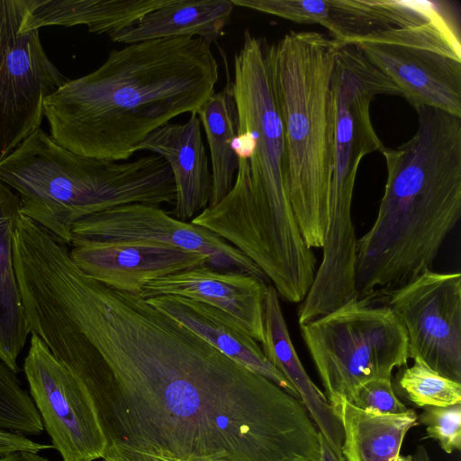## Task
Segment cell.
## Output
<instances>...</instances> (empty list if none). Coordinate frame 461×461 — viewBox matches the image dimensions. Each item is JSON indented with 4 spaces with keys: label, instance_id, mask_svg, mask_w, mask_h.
Here are the masks:
<instances>
[{
    "label": "cell",
    "instance_id": "obj_1",
    "mask_svg": "<svg viewBox=\"0 0 461 461\" xmlns=\"http://www.w3.org/2000/svg\"><path fill=\"white\" fill-rule=\"evenodd\" d=\"M50 345L86 393L104 461H320L300 400L140 295L86 282Z\"/></svg>",
    "mask_w": 461,
    "mask_h": 461
},
{
    "label": "cell",
    "instance_id": "obj_2",
    "mask_svg": "<svg viewBox=\"0 0 461 461\" xmlns=\"http://www.w3.org/2000/svg\"><path fill=\"white\" fill-rule=\"evenodd\" d=\"M218 78L211 44L202 38L127 44L48 96L44 117L51 139L68 151L120 162L171 119L195 113Z\"/></svg>",
    "mask_w": 461,
    "mask_h": 461
},
{
    "label": "cell",
    "instance_id": "obj_3",
    "mask_svg": "<svg viewBox=\"0 0 461 461\" xmlns=\"http://www.w3.org/2000/svg\"><path fill=\"white\" fill-rule=\"evenodd\" d=\"M418 128L395 149L383 147L387 169L377 216L357 242V298H385L430 270L461 215V118L414 108Z\"/></svg>",
    "mask_w": 461,
    "mask_h": 461
},
{
    "label": "cell",
    "instance_id": "obj_4",
    "mask_svg": "<svg viewBox=\"0 0 461 461\" xmlns=\"http://www.w3.org/2000/svg\"><path fill=\"white\" fill-rule=\"evenodd\" d=\"M267 42L244 32L233 60L239 168L230 191L206 211L207 228L269 277L306 268L314 255L301 233L285 180L284 128L272 89Z\"/></svg>",
    "mask_w": 461,
    "mask_h": 461
},
{
    "label": "cell",
    "instance_id": "obj_5",
    "mask_svg": "<svg viewBox=\"0 0 461 461\" xmlns=\"http://www.w3.org/2000/svg\"><path fill=\"white\" fill-rule=\"evenodd\" d=\"M0 181L16 192L21 213L70 247L80 220L131 203L174 205L167 163L151 155L116 162L75 154L41 128L0 161Z\"/></svg>",
    "mask_w": 461,
    "mask_h": 461
},
{
    "label": "cell",
    "instance_id": "obj_6",
    "mask_svg": "<svg viewBox=\"0 0 461 461\" xmlns=\"http://www.w3.org/2000/svg\"><path fill=\"white\" fill-rule=\"evenodd\" d=\"M340 45L321 32H290L267 46L284 128L286 186L311 249H321L328 221L334 165L331 73Z\"/></svg>",
    "mask_w": 461,
    "mask_h": 461
},
{
    "label": "cell",
    "instance_id": "obj_7",
    "mask_svg": "<svg viewBox=\"0 0 461 461\" xmlns=\"http://www.w3.org/2000/svg\"><path fill=\"white\" fill-rule=\"evenodd\" d=\"M299 325L327 400L350 402L360 385L407 365L405 330L385 303L355 298Z\"/></svg>",
    "mask_w": 461,
    "mask_h": 461
},
{
    "label": "cell",
    "instance_id": "obj_8",
    "mask_svg": "<svg viewBox=\"0 0 461 461\" xmlns=\"http://www.w3.org/2000/svg\"><path fill=\"white\" fill-rule=\"evenodd\" d=\"M347 44L390 78L413 108L461 118L460 26L454 8L415 26L377 31Z\"/></svg>",
    "mask_w": 461,
    "mask_h": 461
},
{
    "label": "cell",
    "instance_id": "obj_9",
    "mask_svg": "<svg viewBox=\"0 0 461 461\" xmlns=\"http://www.w3.org/2000/svg\"><path fill=\"white\" fill-rule=\"evenodd\" d=\"M331 94L334 165L325 239L338 245L356 236L351 208L360 162L384 147L370 118V104L375 95L402 93L355 45L341 44L333 64Z\"/></svg>",
    "mask_w": 461,
    "mask_h": 461
},
{
    "label": "cell",
    "instance_id": "obj_10",
    "mask_svg": "<svg viewBox=\"0 0 461 461\" xmlns=\"http://www.w3.org/2000/svg\"><path fill=\"white\" fill-rule=\"evenodd\" d=\"M28 7L29 0H0V161L41 128L44 100L68 80L39 30L20 31Z\"/></svg>",
    "mask_w": 461,
    "mask_h": 461
},
{
    "label": "cell",
    "instance_id": "obj_11",
    "mask_svg": "<svg viewBox=\"0 0 461 461\" xmlns=\"http://www.w3.org/2000/svg\"><path fill=\"white\" fill-rule=\"evenodd\" d=\"M385 298L405 330L409 358L461 384V274L430 269Z\"/></svg>",
    "mask_w": 461,
    "mask_h": 461
},
{
    "label": "cell",
    "instance_id": "obj_12",
    "mask_svg": "<svg viewBox=\"0 0 461 461\" xmlns=\"http://www.w3.org/2000/svg\"><path fill=\"white\" fill-rule=\"evenodd\" d=\"M73 238L166 244L207 257L212 268L243 273L270 285L258 267L227 240L206 228L177 220L160 207L131 203L91 214L75 223Z\"/></svg>",
    "mask_w": 461,
    "mask_h": 461
},
{
    "label": "cell",
    "instance_id": "obj_13",
    "mask_svg": "<svg viewBox=\"0 0 461 461\" xmlns=\"http://www.w3.org/2000/svg\"><path fill=\"white\" fill-rule=\"evenodd\" d=\"M23 370L43 428L62 460L101 459L103 442L86 393L36 335L31 334Z\"/></svg>",
    "mask_w": 461,
    "mask_h": 461
},
{
    "label": "cell",
    "instance_id": "obj_14",
    "mask_svg": "<svg viewBox=\"0 0 461 461\" xmlns=\"http://www.w3.org/2000/svg\"><path fill=\"white\" fill-rule=\"evenodd\" d=\"M69 256L86 276L116 290L140 295L154 279L208 266L207 257L149 241H95L73 238Z\"/></svg>",
    "mask_w": 461,
    "mask_h": 461
},
{
    "label": "cell",
    "instance_id": "obj_15",
    "mask_svg": "<svg viewBox=\"0 0 461 461\" xmlns=\"http://www.w3.org/2000/svg\"><path fill=\"white\" fill-rule=\"evenodd\" d=\"M258 10L296 23L321 24L342 44L430 21L424 2L411 0H260Z\"/></svg>",
    "mask_w": 461,
    "mask_h": 461
},
{
    "label": "cell",
    "instance_id": "obj_16",
    "mask_svg": "<svg viewBox=\"0 0 461 461\" xmlns=\"http://www.w3.org/2000/svg\"><path fill=\"white\" fill-rule=\"evenodd\" d=\"M267 285L243 273L204 266L151 280L143 285L140 296L172 294L207 303L235 318L262 344Z\"/></svg>",
    "mask_w": 461,
    "mask_h": 461
},
{
    "label": "cell",
    "instance_id": "obj_17",
    "mask_svg": "<svg viewBox=\"0 0 461 461\" xmlns=\"http://www.w3.org/2000/svg\"><path fill=\"white\" fill-rule=\"evenodd\" d=\"M202 124L195 113L185 123H167L149 134L135 149L149 150L170 167L176 187L171 216L193 220L208 207L212 179L202 138Z\"/></svg>",
    "mask_w": 461,
    "mask_h": 461
},
{
    "label": "cell",
    "instance_id": "obj_18",
    "mask_svg": "<svg viewBox=\"0 0 461 461\" xmlns=\"http://www.w3.org/2000/svg\"><path fill=\"white\" fill-rule=\"evenodd\" d=\"M145 300L227 357L300 400L293 385L267 359L258 342L230 314L207 303L178 295L162 294Z\"/></svg>",
    "mask_w": 461,
    "mask_h": 461
},
{
    "label": "cell",
    "instance_id": "obj_19",
    "mask_svg": "<svg viewBox=\"0 0 461 461\" xmlns=\"http://www.w3.org/2000/svg\"><path fill=\"white\" fill-rule=\"evenodd\" d=\"M261 348L267 359L296 390L319 432L335 452L341 454L343 431L340 423L326 395L312 381L300 361L290 338L279 295L272 285H267L266 292Z\"/></svg>",
    "mask_w": 461,
    "mask_h": 461
},
{
    "label": "cell",
    "instance_id": "obj_20",
    "mask_svg": "<svg viewBox=\"0 0 461 461\" xmlns=\"http://www.w3.org/2000/svg\"><path fill=\"white\" fill-rule=\"evenodd\" d=\"M231 0H167L134 24L109 35L132 44L157 39L199 37L212 44L223 34L234 9Z\"/></svg>",
    "mask_w": 461,
    "mask_h": 461
},
{
    "label": "cell",
    "instance_id": "obj_21",
    "mask_svg": "<svg viewBox=\"0 0 461 461\" xmlns=\"http://www.w3.org/2000/svg\"><path fill=\"white\" fill-rule=\"evenodd\" d=\"M18 195L0 181V360L18 374V357L31 335L14 265Z\"/></svg>",
    "mask_w": 461,
    "mask_h": 461
},
{
    "label": "cell",
    "instance_id": "obj_22",
    "mask_svg": "<svg viewBox=\"0 0 461 461\" xmlns=\"http://www.w3.org/2000/svg\"><path fill=\"white\" fill-rule=\"evenodd\" d=\"M343 431L346 461H396L407 432L418 425L417 413L380 414L362 410L342 397L328 400Z\"/></svg>",
    "mask_w": 461,
    "mask_h": 461
},
{
    "label": "cell",
    "instance_id": "obj_23",
    "mask_svg": "<svg viewBox=\"0 0 461 461\" xmlns=\"http://www.w3.org/2000/svg\"><path fill=\"white\" fill-rule=\"evenodd\" d=\"M167 0H29L21 32L41 27L86 25L88 32L108 36L134 24Z\"/></svg>",
    "mask_w": 461,
    "mask_h": 461
},
{
    "label": "cell",
    "instance_id": "obj_24",
    "mask_svg": "<svg viewBox=\"0 0 461 461\" xmlns=\"http://www.w3.org/2000/svg\"><path fill=\"white\" fill-rule=\"evenodd\" d=\"M195 113L210 149L212 187L208 207H213L232 188L239 168V158L233 149L239 118L232 81L228 80L220 92H213Z\"/></svg>",
    "mask_w": 461,
    "mask_h": 461
},
{
    "label": "cell",
    "instance_id": "obj_25",
    "mask_svg": "<svg viewBox=\"0 0 461 461\" xmlns=\"http://www.w3.org/2000/svg\"><path fill=\"white\" fill-rule=\"evenodd\" d=\"M405 367L398 385L405 398L418 407H446L461 402V384L447 378L420 359Z\"/></svg>",
    "mask_w": 461,
    "mask_h": 461
},
{
    "label": "cell",
    "instance_id": "obj_26",
    "mask_svg": "<svg viewBox=\"0 0 461 461\" xmlns=\"http://www.w3.org/2000/svg\"><path fill=\"white\" fill-rule=\"evenodd\" d=\"M427 437L439 444L447 454L461 448V402L446 407L425 406L418 415Z\"/></svg>",
    "mask_w": 461,
    "mask_h": 461
},
{
    "label": "cell",
    "instance_id": "obj_27",
    "mask_svg": "<svg viewBox=\"0 0 461 461\" xmlns=\"http://www.w3.org/2000/svg\"><path fill=\"white\" fill-rule=\"evenodd\" d=\"M350 403L380 414H401L409 410L396 396L391 377L375 378L363 384Z\"/></svg>",
    "mask_w": 461,
    "mask_h": 461
},
{
    "label": "cell",
    "instance_id": "obj_28",
    "mask_svg": "<svg viewBox=\"0 0 461 461\" xmlns=\"http://www.w3.org/2000/svg\"><path fill=\"white\" fill-rule=\"evenodd\" d=\"M0 461H50L38 452L17 450L0 456Z\"/></svg>",
    "mask_w": 461,
    "mask_h": 461
},
{
    "label": "cell",
    "instance_id": "obj_29",
    "mask_svg": "<svg viewBox=\"0 0 461 461\" xmlns=\"http://www.w3.org/2000/svg\"><path fill=\"white\" fill-rule=\"evenodd\" d=\"M320 461H346L342 454L334 451L325 438L320 433Z\"/></svg>",
    "mask_w": 461,
    "mask_h": 461
},
{
    "label": "cell",
    "instance_id": "obj_30",
    "mask_svg": "<svg viewBox=\"0 0 461 461\" xmlns=\"http://www.w3.org/2000/svg\"><path fill=\"white\" fill-rule=\"evenodd\" d=\"M414 461H430L426 449L422 446H419L416 449Z\"/></svg>",
    "mask_w": 461,
    "mask_h": 461
},
{
    "label": "cell",
    "instance_id": "obj_31",
    "mask_svg": "<svg viewBox=\"0 0 461 461\" xmlns=\"http://www.w3.org/2000/svg\"><path fill=\"white\" fill-rule=\"evenodd\" d=\"M396 461H414L413 456L411 455L408 456H399Z\"/></svg>",
    "mask_w": 461,
    "mask_h": 461
},
{
    "label": "cell",
    "instance_id": "obj_32",
    "mask_svg": "<svg viewBox=\"0 0 461 461\" xmlns=\"http://www.w3.org/2000/svg\"><path fill=\"white\" fill-rule=\"evenodd\" d=\"M101 461H104V459H101Z\"/></svg>",
    "mask_w": 461,
    "mask_h": 461
}]
</instances>
